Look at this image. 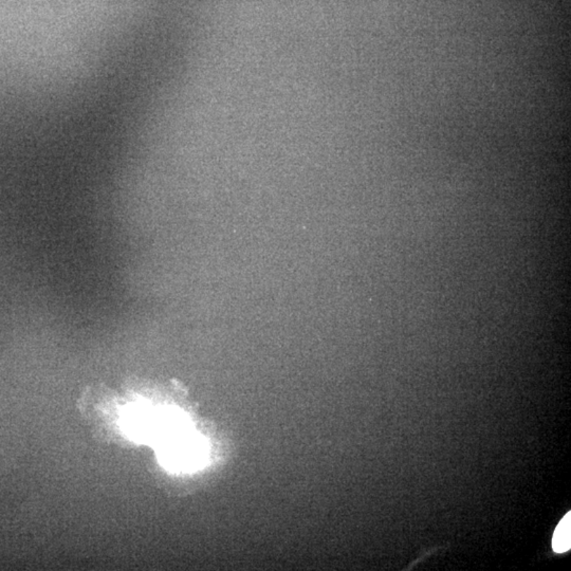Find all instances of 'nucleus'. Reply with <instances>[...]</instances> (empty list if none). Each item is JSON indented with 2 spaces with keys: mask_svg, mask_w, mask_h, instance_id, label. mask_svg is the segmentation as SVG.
I'll list each match as a JSON object with an SVG mask.
<instances>
[{
  "mask_svg": "<svg viewBox=\"0 0 571 571\" xmlns=\"http://www.w3.org/2000/svg\"><path fill=\"white\" fill-rule=\"evenodd\" d=\"M570 520L571 514L570 512H569V513L560 520L558 526L556 527L553 539H552V546H553V549L556 552H565L570 549Z\"/></svg>",
  "mask_w": 571,
  "mask_h": 571,
  "instance_id": "obj_2",
  "label": "nucleus"
},
{
  "mask_svg": "<svg viewBox=\"0 0 571 571\" xmlns=\"http://www.w3.org/2000/svg\"><path fill=\"white\" fill-rule=\"evenodd\" d=\"M157 447L159 459L169 470H196L208 457L206 441L190 428L166 437Z\"/></svg>",
  "mask_w": 571,
  "mask_h": 571,
  "instance_id": "obj_1",
  "label": "nucleus"
}]
</instances>
